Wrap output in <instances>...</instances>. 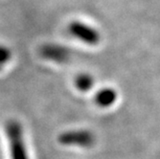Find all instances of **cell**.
Here are the masks:
<instances>
[{
  "instance_id": "6da1fadb",
  "label": "cell",
  "mask_w": 160,
  "mask_h": 159,
  "mask_svg": "<svg viewBox=\"0 0 160 159\" xmlns=\"http://www.w3.org/2000/svg\"><path fill=\"white\" fill-rule=\"evenodd\" d=\"M11 159H30L23 133L22 125L18 120H10L5 127Z\"/></svg>"
},
{
  "instance_id": "7a4b0ae2",
  "label": "cell",
  "mask_w": 160,
  "mask_h": 159,
  "mask_svg": "<svg viewBox=\"0 0 160 159\" xmlns=\"http://www.w3.org/2000/svg\"><path fill=\"white\" fill-rule=\"evenodd\" d=\"M58 141L63 146L89 148L94 144L95 136L87 129H70L62 132L58 137Z\"/></svg>"
},
{
  "instance_id": "3957f363",
  "label": "cell",
  "mask_w": 160,
  "mask_h": 159,
  "mask_svg": "<svg viewBox=\"0 0 160 159\" xmlns=\"http://www.w3.org/2000/svg\"><path fill=\"white\" fill-rule=\"evenodd\" d=\"M68 31L71 36L88 45H97L101 37L96 29L88 24L81 21H73L68 26Z\"/></svg>"
},
{
  "instance_id": "277c9868",
  "label": "cell",
  "mask_w": 160,
  "mask_h": 159,
  "mask_svg": "<svg viewBox=\"0 0 160 159\" xmlns=\"http://www.w3.org/2000/svg\"><path fill=\"white\" fill-rule=\"evenodd\" d=\"M38 53L42 59L55 63H64L70 59L69 49L58 43H45L39 47Z\"/></svg>"
},
{
  "instance_id": "5b68a950",
  "label": "cell",
  "mask_w": 160,
  "mask_h": 159,
  "mask_svg": "<svg viewBox=\"0 0 160 159\" xmlns=\"http://www.w3.org/2000/svg\"><path fill=\"white\" fill-rule=\"evenodd\" d=\"M117 100V93L112 88H104L96 95V103L102 107L112 106Z\"/></svg>"
},
{
  "instance_id": "8992f818",
  "label": "cell",
  "mask_w": 160,
  "mask_h": 159,
  "mask_svg": "<svg viewBox=\"0 0 160 159\" xmlns=\"http://www.w3.org/2000/svg\"><path fill=\"white\" fill-rule=\"evenodd\" d=\"M94 80L89 74H81L75 79V86L80 91L86 92L92 88Z\"/></svg>"
},
{
  "instance_id": "52a82bcc",
  "label": "cell",
  "mask_w": 160,
  "mask_h": 159,
  "mask_svg": "<svg viewBox=\"0 0 160 159\" xmlns=\"http://www.w3.org/2000/svg\"><path fill=\"white\" fill-rule=\"evenodd\" d=\"M12 50L4 44H0V71L8 65V63L12 61Z\"/></svg>"
}]
</instances>
